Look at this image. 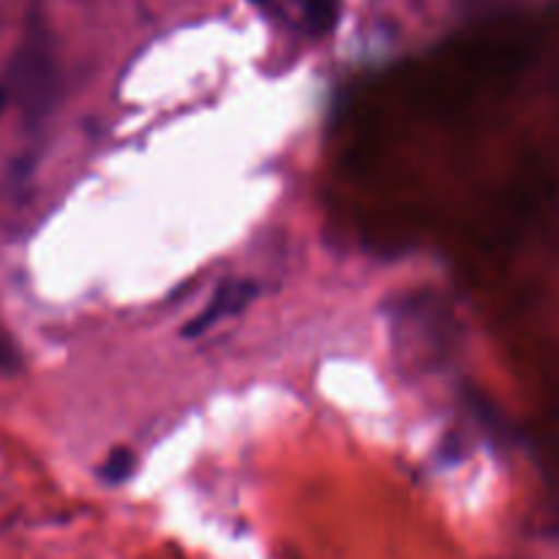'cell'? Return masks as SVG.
I'll return each mask as SVG.
<instances>
[{"instance_id":"5b68a950","label":"cell","mask_w":559,"mask_h":559,"mask_svg":"<svg viewBox=\"0 0 559 559\" xmlns=\"http://www.w3.org/2000/svg\"><path fill=\"white\" fill-rule=\"evenodd\" d=\"M3 109H5V91L0 87V112H3Z\"/></svg>"},{"instance_id":"277c9868","label":"cell","mask_w":559,"mask_h":559,"mask_svg":"<svg viewBox=\"0 0 559 559\" xmlns=\"http://www.w3.org/2000/svg\"><path fill=\"white\" fill-rule=\"evenodd\" d=\"M16 369H20V355H16L14 344L0 336V374H9Z\"/></svg>"},{"instance_id":"8992f818","label":"cell","mask_w":559,"mask_h":559,"mask_svg":"<svg viewBox=\"0 0 559 559\" xmlns=\"http://www.w3.org/2000/svg\"><path fill=\"white\" fill-rule=\"evenodd\" d=\"M251 3H265V0H251Z\"/></svg>"},{"instance_id":"3957f363","label":"cell","mask_w":559,"mask_h":559,"mask_svg":"<svg viewBox=\"0 0 559 559\" xmlns=\"http://www.w3.org/2000/svg\"><path fill=\"white\" fill-rule=\"evenodd\" d=\"M134 467H136L134 453H131L129 448H115V451L107 456V462H104L102 478L107 480V484H123V480L131 478Z\"/></svg>"},{"instance_id":"7a4b0ae2","label":"cell","mask_w":559,"mask_h":559,"mask_svg":"<svg viewBox=\"0 0 559 559\" xmlns=\"http://www.w3.org/2000/svg\"><path fill=\"white\" fill-rule=\"evenodd\" d=\"M304 20L309 33L322 36L338 20V0H304Z\"/></svg>"},{"instance_id":"6da1fadb","label":"cell","mask_w":559,"mask_h":559,"mask_svg":"<svg viewBox=\"0 0 559 559\" xmlns=\"http://www.w3.org/2000/svg\"><path fill=\"white\" fill-rule=\"evenodd\" d=\"M257 295V284L246 282V278H233V282H224L222 287L216 289V295L211 298V304L194 317V320L186 322L183 336L186 338H197L202 336L205 331H211L216 322H222L224 317H235L246 309V306L254 300Z\"/></svg>"}]
</instances>
